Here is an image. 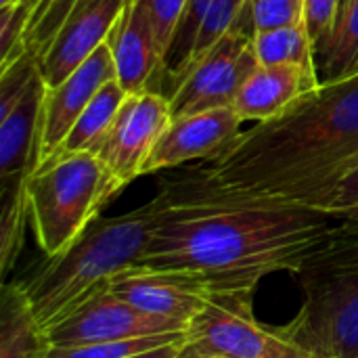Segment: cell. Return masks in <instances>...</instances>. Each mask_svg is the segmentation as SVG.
Listing matches in <instances>:
<instances>
[{
  "label": "cell",
  "mask_w": 358,
  "mask_h": 358,
  "mask_svg": "<svg viewBox=\"0 0 358 358\" xmlns=\"http://www.w3.org/2000/svg\"><path fill=\"white\" fill-rule=\"evenodd\" d=\"M162 218L136 266L180 271L214 294L256 292L271 273H300L336 218L218 193L195 176L164 189Z\"/></svg>",
  "instance_id": "cell-1"
},
{
  "label": "cell",
  "mask_w": 358,
  "mask_h": 358,
  "mask_svg": "<svg viewBox=\"0 0 358 358\" xmlns=\"http://www.w3.org/2000/svg\"><path fill=\"white\" fill-rule=\"evenodd\" d=\"M107 46L113 57L117 82L128 94L155 90L162 84L164 55L138 0H130L117 19Z\"/></svg>",
  "instance_id": "cell-13"
},
{
  "label": "cell",
  "mask_w": 358,
  "mask_h": 358,
  "mask_svg": "<svg viewBox=\"0 0 358 358\" xmlns=\"http://www.w3.org/2000/svg\"><path fill=\"white\" fill-rule=\"evenodd\" d=\"M168 195L113 218H96L80 239L55 258H46L21 279L29 304L44 325L52 327L126 268L141 262L162 218Z\"/></svg>",
  "instance_id": "cell-3"
},
{
  "label": "cell",
  "mask_w": 358,
  "mask_h": 358,
  "mask_svg": "<svg viewBox=\"0 0 358 358\" xmlns=\"http://www.w3.org/2000/svg\"><path fill=\"white\" fill-rule=\"evenodd\" d=\"M29 224L25 185L0 187V268L10 271L23 243V231Z\"/></svg>",
  "instance_id": "cell-20"
},
{
  "label": "cell",
  "mask_w": 358,
  "mask_h": 358,
  "mask_svg": "<svg viewBox=\"0 0 358 358\" xmlns=\"http://www.w3.org/2000/svg\"><path fill=\"white\" fill-rule=\"evenodd\" d=\"M250 6V0H212L203 21H201V27L197 31V38H195V44H193V50H191V57L182 69V73L187 71V67L197 59L201 57L214 42H218L229 29H233L239 19L243 17V13L248 10ZM180 73V76H182ZM180 80V78H178ZM176 80V82H178ZM176 86V84H174ZM172 86V88H174Z\"/></svg>",
  "instance_id": "cell-23"
},
{
  "label": "cell",
  "mask_w": 358,
  "mask_h": 358,
  "mask_svg": "<svg viewBox=\"0 0 358 358\" xmlns=\"http://www.w3.org/2000/svg\"><path fill=\"white\" fill-rule=\"evenodd\" d=\"M254 292L214 294L185 329V344L229 358H315L285 327L262 325L254 315Z\"/></svg>",
  "instance_id": "cell-6"
},
{
  "label": "cell",
  "mask_w": 358,
  "mask_h": 358,
  "mask_svg": "<svg viewBox=\"0 0 358 358\" xmlns=\"http://www.w3.org/2000/svg\"><path fill=\"white\" fill-rule=\"evenodd\" d=\"M147 13V19L151 23V29L155 34V40L159 44V50L166 59L176 29L180 25V19L187 10L189 0H138Z\"/></svg>",
  "instance_id": "cell-26"
},
{
  "label": "cell",
  "mask_w": 358,
  "mask_h": 358,
  "mask_svg": "<svg viewBox=\"0 0 358 358\" xmlns=\"http://www.w3.org/2000/svg\"><path fill=\"white\" fill-rule=\"evenodd\" d=\"M46 84L31 82L21 101L0 117V185L21 187L38 168V126Z\"/></svg>",
  "instance_id": "cell-15"
},
{
  "label": "cell",
  "mask_w": 358,
  "mask_h": 358,
  "mask_svg": "<svg viewBox=\"0 0 358 358\" xmlns=\"http://www.w3.org/2000/svg\"><path fill=\"white\" fill-rule=\"evenodd\" d=\"M350 2H352V0H342V8H340V15H342V10H344V8H346V6H348ZM338 21H340V19H338Z\"/></svg>",
  "instance_id": "cell-31"
},
{
  "label": "cell",
  "mask_w": 358,
  "mask_h": 358,
  "mask_svg": "<svg viewBox=\"0 0 358 358\" xmlns=\"http://www.w3.org/2000/svg\"><path fill=\"white\" fill-rule=\"evenodd\" d=\"M250 6L239 23L197 57L170 92L172 117L231 107L241 84L256 69Z\"/></svg>",
  "instance_id": "cell-7"
},
{
  "label": "cell",
  "mask_w": 358,
  "mask_h": 358,
  "mask_svg": "<svg viewBox=\"0 0 358 358\" xmlns=\"http://www.w3.org/2000/svg\"><path fill=\"white\" fill-rule=\"evenodd\" d=\"M170 122L172 107L166 94L145 90L128 96L107 141L96 153L122 189L143 176V168Z\"/></svg>",
  "instance_id": "cell-9"
},
{
  "label": "cell",
  "mask_w": 358,
  "mask_h": 358,
  "mask_svg": "<svg viewBox=\"0 0 358 358\" xmlns=\"http://www.w3.org/2000/svg\"><path fill=\"white\" fill-rule=\"evenodd\" d=\"M122 191L96 153H57L25 180L29 227L46 258L69 250Z\"/></svg>",
  "instance_id": "cell-5"
},
{
  "label": "cell",
  "mask_w": 358,
  "mask_h": 358,
  "mask_svg": "<svg viewBox=\"0 0 358 358\" xmlns=\"http://www.w3.org/2000/svg\"><path fill=\"white\" fill-rule=\"evenodd\" d=\"M321 82L342 80L358 73V0L340 15L336 31L319 57Z\"/></svg>",
  "instance_id": "cell-19"
},
{
  "label": "cell",
  "mask_w": 358,
  "mask_h": 358,
  "mask_svg": "<svg viewBox=\"0 0 358 358\" xmlns=\"http://www.w3.org/2000/svg\"><path fill=\"white\" fill-rule=\"evenodd\" d=\"M176 358H229V357H224V355H218V352H210V350L195 348V346H191V344H185V340H182V344H180V350H178Z\"/></svg>",
  "instance_id": "cell-29"
},
{
  "label": "cell",
  "mask_w": 358,
  "mask_h": 358,
  "mask_svg": "<svg viewBox=\"0 0 358 358\" xmlns=\"http://www.w3.org/2000/svg\"><path fill=\"white\" fill-rule=\"evenodd\" d=\"M212 0H189L187 4V10L180 19V25L176 29V36H174V42L164 59V76H162V84L168 86L170 84V90L166 96H170L172 92V86L176 84V80L180 78L189 57H191V50H193V44H195V38H197V31L201 27V21L210 8Z\"/></svg>",
  "instance_id": "cell-21"
},
{
  "label": "cell",
  "mask_w": 358,
  "mask_h": 358,
  "mask_svg": "<svg viewBox=\"0 0 358 358\" xmlns=\"http://www.w3.org/2000/svg\"><path fill=\"white\" fill-rule=\"evenodd\" d=\"M180 344H182V342L168 344V346H159V348H153V350H147V352L132 355V357H126V358H176L178 350H180Z\"/></svg>",
  "instance_id": "cell-28"
},
{
  "label": "cell",
  "mask_w": 358,
  "mask_h": 358,
  "mask_svg": "<svg viewBox=\"0 0 358 358\" xmlns=\"http://www.w3.org/2000/svg\"><path fill=\"white\" fill-rule=\"evenodd\" d=\"M185 334H170V336H155V338H141V340H124V342H96V344H82V346H50L46 358H126L141 355L159 346L182 342Z\"/></svg>",
  "instance_id": "cell-22"
},
{
  "label": "cell",
  "mask_w": 358,
  "mask_h": 358,
  "mask_svg": "<svg viewBox=\"0 0 358 358\" xmlns=\"http://www.w3.org/2000/svg\"><path fill=\"white\" fill-rule=\"evenodd\" d=\"M342 0H308L306 2V25L310 31V38L317 48V59L329 44L338 19H340Z\"/></svg>",
  "instance_id": "cell-27"
},
{
  "label": "cell",
  "mask_w": 358,
  "mask_h": 358,
  "mask_svg": "<svg viewBox=\"0 0 358 358\" xmlns=\"http://www.w3.org/2000/svg\"><path fill=\"white\" fill-rule=\"evenodd\" d=\"M358 164V73L321 82L287 111L243 130L193 176L206 187L313 210Z\"/></svg>",
  "instance_id": "cell-2"
},
{
  "label": "cell",
  "mask_w": 358,
  "mask_h": 358,
  "mask_svg": "<svg viewBox=\"0 0 358 358\" xmlns=\"http://www.w3.org/2000/svg\"><path fill=\"white\" fill-rule=\"evenodd\" d=\"M298 277L306 298L285 331L315 358H358V218L336 220Z\"/></svg>",
  "instance_id": "cell-4"
},
{
  "label": "cell",
  "mask_w": 358,
  "mask_h": 358,
  "mask_svg": "<svg viewBox=\"0 0 358 358\" xmlns=\"http://www.w3.org/2000/svg\"><path fill=\"white\" fill-rule=\"evenodd\" d=\"M185 329L187 325L149 315L103 287L46 331L50 346H82L185 334Z\"/></svg>",
  "instance_id": "cell-8"
},
{
  "label": "cell",
  "mask_w": 358,
  "mask_h": 358,
  "mask_svg": "<svg viewBox=\"0 0 358 358\" xmlns=\"http://www.w3.org/2000/svg\"><path fill=\"white\" fill-rule=\"evenodd\" d=\"M241 126L243 120L235 113L233 107H218L182 117H172L162 138L153 147L143 168V176L168 168H178L197 159H216L243 132Z\"/></svg>",
  "instance_id": "cell-11"
},
{
  "label": "cell",
  "mask_w": 358,
  "mask_h": 358,
  "mask_svg": "<svg viewBox=\"0 0 358 358\" xmlns=\"http://www.w3.org/2000/svg\"><path fill=\"white\" fill-rule=\"evenodd\" d=\"M319 84L321 73L302 65H256L231 107L243 122H266L287 111Z\"/></svg>",
  "instance_id": "cell-14"
},
{
  "label": "cell",
  "mask_w": 358,
  "mask_h": 358,
  "mask_svg": "<svg viewBox=\"0 0 358 358\" xmlns=\"http://www.w3.org/2000/svg\"><path fill=\"white\" fill-rule=\"evenodd\" d=\"M252 46L258 65H302L319 71L317 48L306 23L254 34Z\"/></svg>",
  "instance_id": "cell-18"
},
{
  "label": "cell",
  "mask_w": 358,
  "mask_h": 358,
  "mask_svg": "<svg viewBox=\"0 0 358 358\" xmlns=\"http://www.w3.org/2000/svg\"><path fill=\"white\" fill-rule=\"evenodd\" d=\"M111 80H117V73L111 50L103 44L61 84L46 86L38 126V166L59 151L88 103Z\"/></svg>",
  "instance_id": "cell-10"
},
{
  "label": "cell",
  "mask_w": 358,
  "mask_h": 358,
  "mask_svg": "<svg viewBox=\"0 0 358 358\" xmlns=\"http://www.w3.org/2000/svg\"><path fill=\"white\" fill-rule=\"evenodd\" d=\"M254 34L306 23V0H250Z\"/></svg>",
  "instance_id": "cell-24"
},
{
  "label": "cell",
  "mask_w": 358,
  "mask_h": 358,
  "mask_svg": "<svg viewBox=\"0 0 358 358\" xmlns=\"http://www.w3.org/2000/svg\"><path fill=\"white\" fill-rule=\"evenodd\" d=\"M336 220L358 218V164L348 170L325 195H321L313 208Z\"/></svg>",
  "instance_id": "cell-25"
},
{
  "label": "cell",
  "mask_w": 358,
  "mask_h": 358,
  "mask_svg": "<svg viewBox=\"0 0 358 358\" xmlns=\"http://www.w3.org/2000/svg\"><path fill=\"white\" fill-rule=\"evenodd\" d=\"M109 292L130 302L132 306L164 319L189 325L191 319L206 306L214 296L212 287L180 271H157L145 266H132L115 275L107 283Z\"/></svg>",
  "instance_id": "cell-12"
},
{
  "label": "cell",
  "mask_w": 358,
  "mask_h": 358,
  "mask_svg": "<svg viewBox=\"0 0 358 358\" xmlns=\"http://www.w3.org/2000/svg\"><path fill=\"white\" fill-rule=\"evenodd\" d=\"M128 96L117 80L107 82L88 103L57 153H99Z\"/></svg>",
  "instance_id": "cell-17"
},
{
  "label": "cell",
  "mask_w": 358,
  "mask_h": 358,
  "mask_svg": "<svg viewBox=\"0 0 358 358\" xmlns=\"http://www.w3.org/2000/svg\"><path fill=\"white\" fill-rule=\"evenodd\" d=\"M306 2H308V0H306Z\"/></svg>",
  "instance_id": "cell-32"
},
{
  "label": "cell",
  "mask_w": 358,
  "mask_h": 358,
  "mask_svg": "<svg viewBox=\"0 0 358 358\" xmlns=\"http://www.w3.org/2000/svg\"><path fill=\"white\" fill-rule=\"evenodd\" d=\"M15 2H19V0H0V8H2V6H10V4H15Z\"/></svg>",
  "instance_id": "cell-30"
},
{
  "label": "cell",
  "mask_w": 358,
  "mask_h": 358,
  "mask_svg": "<svg viewBox=\"0 0 358 358\" xmlns=\"http://www.w3.org/2000/svg\"><path fill=\"white\" fill-rule=\"evenodd\" d=\"M48 331L38 321L21 281L0 292V358H46Z\"/></svg>",
  "instance_id": "cell-16"
}]
</instances>
